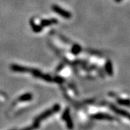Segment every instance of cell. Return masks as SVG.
I'll return each mask as SVG.
<instances>
[{
    "label": "cell",
    "instance_id": "6da1fadb",
    "mask_svg": "<svg viewBox=\"0 0 130 130\" xmlns=\"http://www.w3.org/2000/svg\"><path fill=\"white\" fill-rule=\"evenodd\" d=\"M109 106L119 118L120 123H124L130 126V111L115 106L111 103L109 104Z\"/></svg>",
    "mask_w": 130,
    "mask_h": 130
},
{
    "label": "cell",
    "instance_id": "7a4b0ae2",
    "mask_svg": "<svg viewBox=\"0 0 130 130\" xmlns=\"http://www.w3.org/2000/svg\"><path fill=\"white\" fill-rule=\"evenodd\" d=\"M111 96L113 98V99L115 101L114 103H111V104L115 106L119 107V108H123V109L130 111L129 97L124 96V95H116V94H113Z\"/></svg>",
    "mask_w": 130,
    "mask_h": 130
},
{
    "label": "cell",
    "instance_id": "3957f363",
    "mask_svg": "<svg viewBox=\"0 0 130 130\" xmlns=\"http://www.w3.org/2000/svg\"><path fill=\"white\" fill-rule=\"evenodd\" d=\"M52 9L54 12H56V13L61 15V17H64L65 18H70L72 17V14L70 12L66 11L64 9H61L60 7L57 6V5H53L52 6Z\"/></svg>",
    "mask_w": 130,
    "mask_h": 130
},
{
    "label": "cell",
    "instance_id": "277c9868",
    "mask_svg": "<svg viewBox=\"0 0 130 130\" xmlns=\"http://www.w3.org/2000/svg\"><path fill=\"white\" fill-rule=\"evenodd\" d=\"M11 70H13L14 72H30L31 69H29L28 67H22V66H20L18 64H12L11 65Z\"/></svg>",
    "mask_w": 130,
    "mask_h": 130
},
{
    "label": "cell",
    "instance_id": "5b68a950",
    "mask_svg": "<svg viewBox=\"0 0 130 130\" xmlns=\"http://www.w3.org/2000/svg\"><path fill=\"white\" fill-rule=\"evenodd\" d=\"M58 21L56 19H49V20H43L41 22V25L42 27H45V26H48L51 24L57 23Z\"/></svg>",
    "mask_w": 130,
    "mask_h": 130
},
{
    "label": "cell",
    "instance_id": "8992f818",
    "mask_svg": "<svg viewBox=\"0 0 130 130\" xmlns=\"http://www.w3.org/2000/svg\"><path fill=\"white\" fill-rule=\"evenodd\" d=\"M31 99H32V95L30 93L25 94V95L20 96L18 98V100L20 101H30Z\"/></svg>",
    "mask_w": 130,
    "mask_h": 130
},
{
    "label": "cell",
    "instance_id": "52a82bcc",
    "mask_svg": "<svg viewBox=\"0 0 130 130\" xmlns=\"http://www.w3.org/2000/svg\"><path fill=\"white\" fill-rule=\"evenodd\" d=\"M81 50H82L81 46L79 45H78V44H75V45L73 46L72 48V52L76 55V54H78L79 52L81 51Z\"/></svg>",
    "mask_w": 130,
    "mask_h": 130
},
{
    "label": "cell",
    "instance_id": "ba28073f",
    "mask_svg": "<svg viewBox=\"0 0 130 130\" xmlns=\"http://www.w3.org/2000/svg\"><path fill=\"white\" fill-rule=\"evenodd\" d=\"M30 24H31V25H32V30L35 31L36 32H39L40 31H41L42 30V26L41 25H37L36 23H34L33 22H32V20L30 21Z\"/></svg>",
    "mask_w": 130,
    "mask_h": 130
},
{
    "label": "cell",
    "instance_id": "9c48e42d",
    "mask_svg": "<svg viewBox=\"0 0 130 130\" xmlns=\"http://www.w3.org/2000/svg\"><path fill=\"white\" fill-rule=\"evenodd\" d=\"M106 72L109 75H112L113 74V67H112V64L111 63V61L108 62L106 65Z\"/></svg>",
    "mask_w": 130,
    "mask_h": 130
},
{
    "label": "cell",
    "instance_id": "30bf717a",
    "mask_svg": "<svg viewBox=\"0 0 130 130\" xmlns=\"http://www.w3.org/2000/svg\"><path fill=\"white\" fill-rule=\"evenodd\" d=\"M115 1H116V2H121V0H115Z\"/></svg>",
    "mask_w": 130,
    "mask_h": 130
}]
</instances>
